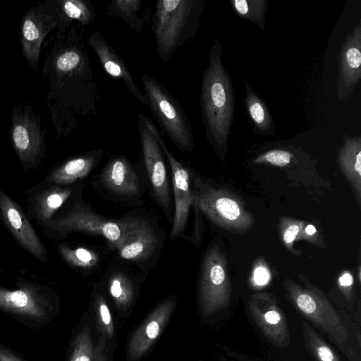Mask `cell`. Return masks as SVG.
<instances>
[{"label": "cell", "instance_id": "cell-22", "mask_svg": "<svg viewBox=\"0 0 361 361\" xmlns=\"http://www.w3.org/2000/svg\"><path fill=\"white\" fill-rule=\"evenodd\" d=\"M102 149L80 154L63 162L47 175L44 182L71 185L86 178L100 161Z\"/></svg>", "mask_w": 361, "mask_h": 361}, {"label": "cell", "instance_id": "cell-1", "mask_svg": "<svg viewBox=\"0 0 361 361\" xmlns=\"http://www.w3.org/2000/svg\"><path fill=\"white\" fill-rule=\"evenodd\" d=\"M53 68L63 99V131L69 133L82 120L97 118L101 95L81 30L70 27L55 54Z\"/></svg>", "mask_w": 361, "mask_h": 361}, {"label": "cell", "instance_id": "cell-20", "mask_svg": "<svg viewBox=\"0 0 361 361\" xmlns=\"http://www.w3.org/2000/svg\"><path fill=\"white\" fill-rule=\"evenodd\" d=\"M87 44L96 54L106 73L122 80L133 96L148 106L147 97L141 92L128 67L99 29L95 30L90 35Z\"/></svg>", "mask_w": 361, "mask_h": 361}, {"label": "cell", "instance_id": "cell-5", "mask_svg": "<svg viewBox=\"0 0 361 361\" xmlns=\"http://www.w3.org/2000/svg\"><path fill=\"white\" fill-rule=\"evenodd\" d=\"M56 306V295L47 286L20 280L16 289L0 287V309L28 326L47 325Z\"/></svg>", "mask_w": 361, "mask_h": 361}, {"label": "cell", "instance_id": "cell-29", "mask_svg": "<svg viewBox=\"0 0 361 361\" xmlns=\"http://www.w3.org/2000/svg\"><path fill=\"white\" fill-rule=\"evenodd\" d=\"M108 286L110 295L121 307H127L133 300L135 288L130 276L124 270L116 268L109 276Z\"/></svg>", "mask_w": 361, "mask_h": 361}, {"label": "cell", "instance_id": "cell-27", "mask_svg": "<svg viewBox=\"0 0 361 361\" xmlns=\"http://www.w3.org/2000/svg\"><path fill=\"white\" fill-rule=\"evenodd\" d=\"M58 252L63 259L73 268L90 269L99 262V254L86 247H71L65 243L57 244Z\"/></svg>", "mask_w": 361, "mask_h": 361}, {"label": "cell", "instance_id": "cell-33", "mask_svg": "<svg viewBox=\"0 0 361 361\" xmlns=\"http://www.w3.org/2000/svg\"><path fill=\"white\" fill-rule=\"evenodd\" d=\"M192 207L194 211L195 219L191 237L189 238V240H190L196 247H198L201 243L204 227L199 209L194 204Z\"/></svg>", "mask_w": 361, "mask_h": 361}, {"label": "cell", "instance_id": "cell-26", "mask_svg": "<svg viewBox=\"0 0 361 361\" xmlns=\"http://www.w3.org/2000/svg\"><path fill=\"white\" fill-rule=\"evenodd\" d=\"M56 3L66 29L73 20L87 25L95 20V10L89 0H58Z\"/></svg>", "mask_w": 361, "mask_h": 361}, {"label": "cell", "instance_id": "cell-36", "mask_svg": "<svg viewBox=\"0 0 361 361\" xmlns=\"http://www.w3.org/2000/svg\"><path fill=\"white\" fill-rule=\"evenodd\" d=\"M253 278L257 285L262 286L269 281L270 276L268 270L260 266L255 269Z\"/></svg>", "mask_w": 361, "mask_h": 361}, {"label": "cell", "instance_id": "cell-15", "mask_svg": "<svg viewBox=\"0 0 361 361\" xmlns=\"http://www.w3.org/2000/svg\"><path fill=\"white\" fill-rule=\"evenodd\" d=\"M81 190L80 181L71 185L42 182L28 192L29 219H35L40 226H44Z\"/></svg>", "mask_w": 361, "mask_h": 361}, {"label": "cell", "instance_id": "cell-38", "mask_svg": "<svg viewBox=\"0 0 361 361\" xmlns=\"http://www.w3.org/2000/svg\"><path fill=\"white\" fill-rule=\"evenodd\" d=\"M338 281L341 287L349 288L353 283V278L350 273L345 272L339 277Z\"/></svg>", "mask_w": 361, "mask_h": 361}, {"label": "cell", "instance_id": "cell-39", "mask_svg": "<svg viewBox=\"0 0 361 361\" xmlns=\"http://www.w3.org/2000/svg\"><path fill=\"white\" fill-rule=\"evenodd\" d=\"M316 232H317V230H316L315 227L312 224L307 225L305 228V234L307 235H310V236L313 235Z\"/></svg>", "mask_w": 361, "mask_h": 361}, {"label": "cell", "instance_id": "cell-32", "mask_svg": "<svg viewBox=\"0 0 361 361\" xmlns=\"http://www.w3.org/2000/svg\"><path fill=\"white\" fill-rule=\"evenodd\" d=\"M68 361H105L104 355L94 348L88 332L81 331L74 338Z\"/></svg>", "mask_w": 361, "mask_h": 361}, {"label": "cell", "instance_id": "cell-11", "mask_svg": "<svg viewBox=\"0 0 361 361\" xmlns=\"http://www.w3.org/2000/svg\"><path fill=\"white\" fill-rule=\"evenodd\" d=\"M138 132L142 154L151 192L156 201L172 222L169 182L163 151L146 121V116L138 115Z\"/></svg>", "mask_w": 361, "mask_h": 361}, {"label": "cell", "instance_id": "cell-19", "mask_svg": "<svg viewBox=\"0 0 361 361\" xmlns=\"http://www.w3.org/2000/svg\"><path fill=\"white\" fill-rule=\"evenodd\" d=\"M361 79V20L348 34L338 55L337 93L345 102Z\"/></svg>", "mask_w": 361, "mask_h": 361}, {"label": "cell", "instance_id": "cell-37", "mask_svg": "<svg viewBox=\"0 0 361 361\" xmlns=\"http://www.w3.org/2000/svg\"><path fill=\"white\" fill-rule=\"evenodd\" d=\"M0 361H25L13 351L0 345Z\"/></svg>", "mask_w": 361, "mask_h": 361}, {"label": "cell", "instance_id": "cell-25", "mask_svg": "<svg viewBox=\"0 0 361 361\" xmlns=\"http://www.w3.org/2000/svg\"><path fill=\"white\" fill-rule=\"evenodd\" d=\"M106 14L125 22L133 30L140 32L149 20L152 11L142 0H111L106 6Z\"/></svg>", "mask_w": 361, "mask_h": 361}, {"label": "cell", "instance_id": "cell-12", "mask_svg": "<svg viewBox=\"0 0 361 361\" xmlns=\"http://www.w3.org/2000/svg\"><path fill=\"white\" fill-rule=\"evenodd\" d=\"M146 121L154 134L172 173L174 213L169 236L171 240H175L183 237L186 229L190 210L193 204L191 173L189 169L178 161L169 150L154 123L147 117H146Z\"/></svg>", "mask_w": 361, "mask_h": 361}, {"label": "cell", "instance_id": "cell-16", "mask_svg": "<svg viewBox=\"0 0 361 361\" xmlns=\"http://www.w3.org/2000/svg\"><path fill=\"white\" fill-rule=\"evenodd\" d=\"M0 214L16 240L39 261L47 262L48 252L21 207L0 189Z\"/></svg>", "mask_w": 361, "mask_h": 361}, {"label": "cell", "instance_id": "cell-30", "mask_svg": "<svg viewBox=\"0 0 361 361\" xmlns=\"http://www.w3.org/2000/svg\"><path fill=\"white\" fill-rule=\"evenodd\" d=\"M300 148L294 146H279L269 149L257 156L254 162L268 164L275 166L285 167L291 163H295L305 156Z\"/></svg>", "mask_w": 361, "mask_h": 361}, {"label": "cell", "instance_id": "cell-8", "mask_svg": "<svg viewBox=\"0 0 361 361\" xmlns=\"http://www.w3.org/2000/svg\"><path fill=\"white\" fill-rule=\"evenodd\" d=\"M289 300L306 319L338 345H343L348 334L338 314L320 290L307 285L303 288L290 279L284 282Z\"/></svg>", "mask_w": 361, "mask_h": 361}, {"label": "cell", "instance_id": "cell-28", "mask_svg": "<svg viewBox=\"0 0 361 361\" xmlns=\"http://www.w3.org/2000/svg\"><path fill=\"white\" fill-rule=\"evenodd\" d=\"M236 15L256 25L264 31L266 27V13L268 0H229Z\"/></svg>", "mask_w": 361, "mask_h": 361}, {"label": "cell", "instance_id": "cell-3", "mask_svg": "<svg viewBox=\"0 0 361 361\" xmlns=\"http://www.w3.org/2000/svg\"><path fill=\"white\" fill-rule=\"evenodd\" d=\"M204 0H159L152 16L157 50L164 63L195 35Z\"/></svg>", "mask_w": 361, "mask_h": 361}, {"label": "cell", "instance_id": "cell-14", "mask_svg": "<svg viewBox=\"0 0 361 361\" xmlns=\"http://www.w3.org/2000/svg\"><path fill=\"white\" fill-rule=\"evenodd\" d=\"M97 183L105 194L127 204L137 203L143 194L140 174L124 155L111 157L99 175Z\"/></svg>", "mask_w": 361, "mask_h": 361}, {"label": "cell", "instance_id": "cell-40", "mask_svg": "<svg viewBox=\"0 0 361 361\" xmlns=\"http://www.w3.org/2000/svg\"><path fill=\"white\" fill-rule=\"evenodd\" d=\"M0 272H1V270H0Z\"/></svg>", "mask_w": 361, "mask_h": 361}, {"label": "cell", "instance_id": "cell-34", "mask_svg": "<svg viewBox=\"0 0 361 361\" xmlns=\"http://www.w3.org/2000/svg\"><path fill=\"white\" fill-rule=\"evenodd\" d=\"M288 224V225L285 228L283 233V240L290 250H293L292 243L299 234L302 223L292 221Z\"/></svg>", "mask_w": 361, "mask_h": 361}, {"label": "cell", "instance_id": "cell-17", "mask_svg": "<svg viewBox=\"0 0 361 361\" xmlns=\"http://www.w3.org/2000/svg\"><path fill=\"white\" fill-rule=\"evenodd\" d=\"M159 243V234L149 221L128 216L125 235L116 250L123 259L141 264L154 257Z\"/></svg>", "mask_w": 361, "mask_h": 361}, {"label": "cell", "instance_id": "cell-9", "mask_svg": "<svg viewBox=\"0 0 361 361\" xmlns=\"http://www.w3.org/2000/svg\"><path fill=\"white\" fill-rule=\"evenodd\" d=\"M46 130L41 129L40 118L35 116L31 106L23 110L14 106L11 114L10 137L25 171L35 169L41 164L45 152Z\"/></svg>", "mask_w": 361, "mask_h": 361}, {"label": "cell", "instance_id": "cell-23", "mask_svg": "<svg viewBox=\"0 0 361 361\" xmlns=\"http://www.w3.org/2000/svg\"><path fill=\"white\" fill-rule=\"evenodd\" d=\"M245 111L252 131L260 136L271 137L276 133V125L267 102L244 80Z\"/></svg>", "mask_w": 361, "mask_h": 361}, {"label": "cell", "instance_id": "cell-31", "mask_svg": "<svg viewBox=\"0 0 361 361\" xmlns=\"http://www.w3.org/2000/svg\"><path fill=\"white\" fill-rule=\"evenodd\" d=\"M302 326L306 346L317 361H341L333 349L307 323L302 322Z\"/></svg>", "mask_w": 361, "mask_h": 361}, {"label": "cell", "instance_id": "cell-35", "mask_svg": "<svg viewBox=\"0 0 361 361\" xmlns=\"http://www.w3.org/2000/svg\"><path fill=\"white\" fill-rule=\"evenodd\" d=\"M96 300L102 323L106 326L108 331L110 332L112 329V320L109 307L103 298L101 296H97Z\"/></svg>", "mask_w": 361, "mask_h": 361}, {"label": "cell", "instance_id": "cell-18", "mask_svg": "<svg viewBox=\"0 0 361 361\" xmlns=\"http://www.w3.org/2000/svg\"><path fill=\"white\" fill-rule=\"evenodd\" d=\"M250 312L263 334L275 345L285 348L290 343V334L285 315L273 295H253L249 301Z\"/></svg>", "mask_w": 361, "mask_h": 361}, {"label": "cell", "instance_id": "cell-2", "mask_svg": "<svg viewBox=\"0 0 361 361\" xmlns=\"http://www.w3.org/2000/svg\"><path fill=\"white\" fill-rule=\"evenodd\" d=\"M200 104L207 141L214 152L224 158L234 119L235 97L218 38L210 47L208 64L202 73Z\"/></svg>", "mask_w": 361, "mask_h": 361}, {"label": "cell", "instance_id": "cell-10", "mask_svg": "<svg viewBox=\"0 0 361 361\" xmlns=\"http://www.w3.org/2000/svg\"><path fill=\"white\" fill-rule=\"evenodd\" d=\"M231 295V285L225 256L218 245H212L202 263L200 302L202 313L209 315L226 308Z\"/></svg>", "mask_w": 361, "mask_h": 361}, {"label": "cell", "instance_id": "cell-24", "mask_svg": "<svg viewBox=\"0 0 361 361\" xmlns=\"http://www.w3.org/2000/svg\"><path fill=\"white\" fill-rule=\"evenodd\" d=\"M338 163L343 175L353 185L359 205L361 200V136L343 135L338 151Z\"/></svg>", "mask_w": 361, "mask_h": 361}, {"label": "cell", "instance_id": "cell-6", "mask_svg": "<svg viewBox=\"0 0 361 361\" xmlns=\"http://www.w3.org/2000/svg\"><path fill=\"white\" fill-rule=\"evenodd\" d=\"M148 106L171 141L183 152L191 153L195 147L192 128L179 102L154 78L142 75Z\"/></svg>", "mask_w": 361, "mask_h": 361}, {"label": "cell", "instance_id": "cell-13", "mask_svg": "<svg viewBox=\"0 0 361 361\" xmlns=\"http://www.w3.org/2000/svg\"><path fill=\"white\" fill-rule=\"evenodd\" d=\"M58 27L61 32L66 30L56 6L51 8L39 4L27 11L22 17V54L32 68L37 70L38 68L41 46L44 38Z\"/></svg>", "mask_w": 361, "mask_h": 361}, {"label": "cell", "instance_id": "cell-21", "mask_svg": "<svg viewBox=\"0 0 361 361\" xmlns=\"http://www.w3.org/2000/svg\"><path fill=\"white\" fill-rule=\"evenodd\" d=\"M174 307L172 298L161 303L131 337L128 348L129 361L140 358L151 346L166 324Z\"/></svg>", "mask_w": 361, "mask_h": 361}, {"label": "cell", "instance_id": "cell-7", "mask_svg": "<svg viewBox=\"0 0 361 361\" xmlns=\"http://www.w3.org/2000/svg\"><path fill=\"white\" fill-rule=\"evenodd\" d=\"M193 204L213 224L233 232L248 230L254 223L251 214L233 195L217 189L202 178L192 181Z\"/></svg>", "mask_w": 361, "mask_h": 361}, {"label": "cell", "instance_id": "cell-4", "mask_svg": "<svg viewBox=\"0 0 361 361\" xmlns=\"http://www.w3.org/2000/svg\"><path fill=\"white\" fill-rule=\"evenodd\" d=\"M68 206L66 212L42 226L44 235L60 240L75 231L97 235L104 237L116 250L125 235L128 217L115 219L97 214L83 201L80 192L69 201Z\"/></svg>", "mask_w": 361, "mask_h": 361}]
</instances>
